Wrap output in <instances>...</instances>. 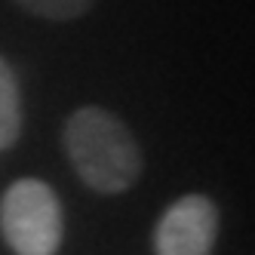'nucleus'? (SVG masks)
<instances>
[{
	"instance_id": "20e7f679",
	"label": "nucleus",
	"mask_w": 255,
	"mask_h": 255,
	"mask_svg": "<svg viewBox=\"0 0 255 255\" xmlns=\"http://www.w3.org/2000/svg\"><path fill=\"white\" fill-rule=\"evenodd\" d=\"M22 135V93L12 65L0 56V151L12 148Z\"/></svg>"
},
{
	"instance_id": "f257e3e1",
	"label": "nucleus",
	"mask_w": 255,
	"mask_h": 255,
	"mask_svg": "<svg viewBox=\"0 0 255 255\" xmlns=\"http://www.w3.org/2000/svg\"><path fill=\"white\" fill-rule=\"evenodd\" d=\"M62 148L77 178L96 194H123L141 175V148L117 114L83 105L65 120Z\"/></svg>"
},
{
	"instance_id": "39448f33",
	"label": "nucleus",
	"mask_w": 255,
	"mask_h": 255,
	"mask_svg": "<svg viewBox=\"0 0 255 255\" xmlns=\"http://www.w3.org/2000/svg\"><path fill=\"white\" fill-rule=\"evenodd\" d=\"M12 3L46 22H71L86 15L96 0H12Z\"/></svg>"
},
{
	"instance_id": "7ed1b4c3",
	"label": "nucleus",
	"mask_w": 255,
	"mask_h": 255,
	"mask_svg": "<svg viewBox=\"0 0 255 255\" xmlns=\"http://www.w3.org/2000/svg\"><path fill=\"white\" fill-rule=\"evenodd\" d=\"M218 243V206L206 194H185L154 225V255H212Z\"/></svg>"
},
{
	"instance_id": "f03ea898",
	"label": "nucleus",
	"mask_w": 255,
	"mask_h": 255,
	"mask_svg": "<svg viewBox=\"0 0 255 255\" xmlns=\"http://www.w3.org/2000/svg\"><path fill=\"white\" fill-rule=\"evenodd\" d=\"M0 237L12 255H59L65 240L62 200L40 178H19L0 197Z\"/></svg>"
}]
</instances>
